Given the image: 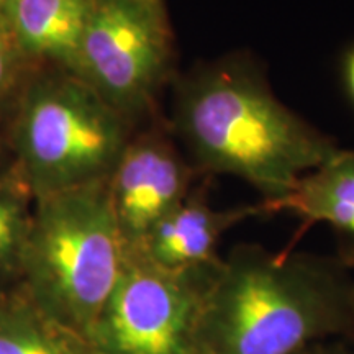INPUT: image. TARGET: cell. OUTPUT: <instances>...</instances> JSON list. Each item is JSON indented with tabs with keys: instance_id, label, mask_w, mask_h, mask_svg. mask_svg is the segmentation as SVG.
<instances>
[{
	"instance_id": "obj_4",
	"label": "cell",
	"mask_w": 354,
	"mask_h": 354,
	"mask_svg": "<svg viewBox=\"0 0 354 354\" xmlns=\"http://www.w3.org/2000/svg\"><path fill=\"white\" fill-rule=\"evenodd\" d=\"M136 125L77 74L38 66L7 125L13 172L33 202L107 180Z\"/></svg>"
},
{
	"instance_id": "obj_9",
	"label": "cell",
	"mask_w": 354,
	"mask_h": 354,
	"mask_svg": "<svg viewBox=\"0 0 354 354\" xmlns=\"http://www.w3.org/2000/svg\"><path fill=\"white\" fill-rule=\"evenodd\" d=\"M94 3L95 0H10L3 15L33 64L74 73Z\"/></svg>"
},
{
	"instance_id": "obj_6",
	"label": "cell",
	"mask_w": 354,
	"mask_h": 354,
	"mask_svg": "<svg viewBox=\"0 0 354 354\" xmlns=\"http://www.w3.org/2000/svg\"><path fill=\"white\" fill-rule=\"evenodd\" d=\"M172 48L165 10L133 0H95L74 74L138 125L154 113L171 81Z\"/></svg>"
},
{
	"instance_id": "obj_19",
	"label": "cell",
	"mask_w": 354,
	"mask_h": 354,
	"mask_svg": "<svg viewBox=\"0 0 354 354\" xmlns=\"http://www.w3.org/2000/svg\"><path fill=\"white\" fill-rule=\"evenodd\" d=\"M84 354H99V353H95V351H92V349H91V348H88V346H87V349H86V353H84Z\"/></svg>"
},
{
	"instance_id": "obj_7",
	"label": "cell",
	"mask_w": 354,
	"mask_h": 354,
	"mask_svg": "<svg viewBox=\"0 0 354 354\" xmlns=\"http://www.w3.org/2000/svg\"><path fill=\"white\" fill-rule=\"evenodd\" d=\"M198 177L169 128L153 125L135 131L109 177L110 203L127 251L138 250Z\"/></svg>"
},
{
	"instance_id": "obj_3",
	"label": "cell",
	"mask_w": 354,
	"mask_h": 354,
	"mask_svg": "<svg viewBox=\"0 0 354 354\" xmlns=\"http://www.w3.org/2000/svg\"><path fill=\"white\" fill-rule=\"evenodd\" d=\"M125 258L107 179L33 202L17 286L56 328L87 344Z\"/></svg>"
},
{
	"instance_id": "obj_1",
	"label": "cell",
	"mask_w": 354,
	"mask_h": 354,
	"mask_svg": "<svg viewBox=\"0 0 354 354\" xmlns=\"http://www.w3.org/2000/svg\"><path fill=\"white\" fill-rule=\"evenodd\" d=\"M172 138L198 174L246 180L271 202L338 154L333 138L286 107L253 61L230 56L179 77Z\"/></svg>"
},
{
	"instance_id": "obj_15",
	"label": "cell",
	"mask_w": 354,
	"mask_h": 354,
	"mask_svg": "<svg viewBox=\"0 0 354 354\" xmlns=\"http://www.w3.org/2000/svg\"><path fill=\"white\" fill-rule=\"evenodd\" d=\"M12 171H13V161H12L10 149H8V145H7L6 131L0 128V177L10 174Z\"/></svg>"
},
{
	"instance_id": "obj_10",
	"label": "cell",
	"mask_w": 354,
	"mask_h": 354,
	"mask_svg": "<svg viewBox=\"0 0 354 354\" xmlns=\"http://www.w3.org/2000/svg\"><path fill=\"white\" fill-rule=\"evenodd\" d=\"M261 215L292 214L305 223H325L338 234L344 263L354 264V151L339 149L325 165L300 177L284 197L258 203Z\"/></svg>"
},
{
	"instance_id": "obj_14",
	"label": "cell",
	"mask_w": 354,
	"mask_h": 354,
	"mask_svg": "<svg viewBox=\"0 0 354 354\" xmlns=\"http://www.w3.org/2000/svg\"><path fill=\"white\" fill-rule=\"evenodd\" d=\"M295 354H354V349L349 346L346 339H330V342L310 344Z\"/></svg>"
},
{
	"instance_id": "obj_12",
	"label": "cell",
	"mask_w": 354,
	"mask_h": 354,
	"mask_svg": "<svg viewBox=\"0 0 354 354\" xmlns=\"http://www.w3.org/2000/svg\"><path fill=\"white\" fill-rule=\"evenodd\" d=\"M32 210L33 198L15 172L0 177V290L19 282Z\"/></svg>"
},
{
	"instance_id": "obj_16",
	"label": "cell",
	"mask_w": 354,
	"mask_h": 354,
	"mask_svg": "<svg viewBox=\"0 0 354 354\" xmlns=\"http://www.w3.org/2000/svg\"><path fill=\"white\" fill-rule=\"evenodd\" d=\"M344 77H346V86L349 94H351L354 100V50L349 53L346 57V63H344Z\"/></svg>"
},
{
	"instance_id": "obj_13",
	"label": "cell",
	"mask_w": 354,
	"mask_h": 354,
	"mask_svg": "<svg viewBox=\"0 0 354 354\" xmlns=\"http://www.w3.org/2000/svg\"><path fill=\"white\" fill-rule=\"evenodd\" d=\"M37 68L21 51L6 15L0 12V128L3 131Z\"/></svg>"
},
{
	"instance_id": "obj_2",
	"label": "cell",
	"mask_w": 354,
	"mask_h": 354,
	"mask_svg": "<svg viewBox=\"0 0 354 354\" xmlns=\"http://www.w3.org/2000/svg\"><path fill=\"white\" fill-rule=\"evenodd\" d=\"M342 258L240 243L221 258L197 331V354H295L354 342V279Z\"/></svg>"
},
{
	"instance_id": "obj_8",
	"label": "cell",
	"mask_w": 354,
	"mask_h": 354,
	"mask_svg": "<svg viewBox=\"0 0 354 354\" xmlns=\"http://www.w3.org/2000/svg\"><path fill=\"white\" fill-rule=\"evenodd\" d=\"M259 207L214 209L207 189L194 185L190 192L146 234L138 253L169 271H194L218 264V245L230 228L251 216Z\"/></svg>"
},
{
	"instance_id": "obj_17",
	"label": "cell",
	"mask_w": 354,
	"mask_h": 354,
	"mask_svg": "<svg viewBox=\"0 0 354 354\" xmlns=\"http://www.w3.org/2000/svg\"><path fill=\"white\" fill-rule=\"evenodd\" d=\"M133 2L141 3V6L151 7V8H159V10H165V2H162V0H133Z\"/></svg>"
},
{
	"instance_id": "obj_18",
	"label": "cell",
	"mask_w": 354,
	"mask_h": 354,
	"mask_svg": "<svg viewBox=\"0 0 354 354\" xmlns=\"http://www.w3.org/2000/svg\"><path fill=\"white\" fill-rule=\"evenodd\" d=\"M8 2H10V0H0V12L3 13V10H6V7L8 6Z\"/></svg>"
},
{
	"instance_id": "obj_11",
	"label": "cell",
	"mask_w": 354,
	"mask_h": 354,
	"mask_svg": "<svg viewBox=\"0 0 354 354\" xmlns=\"http://www.w3.org/2000/svg\"><path fill=\"white\" fill-rule=\"evenodd\" d=\"M86 349L87 344L56 328L19 286L0 290V354H84Z\"/></svg>"
},
{
	"instance_id": "obj_5",
	"label": "cell",
	"mask_w": 354,
	"mask_h": 354,
	"mask_svg": "<svg viewBox=\"0 0 354 354\" xmlns=\"http://www.w3.org/2000/svg\"><path fill=\"white\" fill-rule=\"evenodd\" d=\"M218 264L169 271L127 251L87 346L99 354H197L203 302Z\"/></svg>"
}]
</instances>
